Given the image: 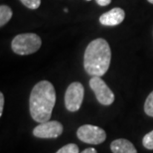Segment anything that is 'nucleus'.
Listing matches in <instances>:
<instances>
[{"mask_svg":"<svg viewBox=\"0 0 153 153\" xmlns=\"http://www.w3.org/2000/svg\"><path fill=\"white\" fill-rule=\"evenodd\" d=\"M56 103V91L48 81H41L34 85L30 94L29 108L31 117L39 123L50 120Z\"/></svg>","mask_w":153,"mask_h":153,"instance_id":"nucleus-1","label":"nucleus"},{"mask_svg":"<svg viewBox=\"0 0 153 153\" xmlns=\"http://www.w3.org/2000/svg\"><path fill=\"white\" fill-rule=\"evenodd\" d=\"M111 50L108 43L97 38L88 45L84 56L85 72L91 76H102L108 72L111 65Z\"/></svg>","mask_w":153,"mask_h":153,"instance_id":"nucleus-2","label":"nucleus"},{"mask_svg":"<svg viewBox=\"0 0 153 153\" xmlns=\"http://www.w3.org/2000/svg\"><path fill=\"white\" fill-rule=\"evenodd\" d=\"M41 38L34 33H24L17 35L11 43V48L14 53L21 56L30 55L37 52L41 47Z\"/></svg>","mask_w":153,"mask_h":153,"instance_id":"nucleus-3","label":"nucleus"},{"mask_svg":"<svg viewBox=\"0 0 153 153\" xmlns=\"http://www.w3.org/2000/svg\"><path fill=\"white\" fill-rule=\"evenodd\" d=\"M76 136L81 141L88 144H100L105 140V131L96 125L85 124L79 127L76 131Z\"/></svg>","mask_w":153,"mask_h":153,"instance_id":"nucleus-4","label":"nucleus"},{"mask_svg":"<svg viewBox=\"0 0 153 153\" xmlns=\"http://www.w3.org/2000/svg\"><path fill=\"white\" fill-rule=\"evenodd\" d=\"M85 90L81 82H74L69 85L65 94V105L69 111H78L84 100Z\"/></svg>","mask_w":153,"mask_h":153,"instance_id":"nucleus-5","label":"nucleus"},{"mask_svg":"<svg viewBox=\"0 0 153 153\" xmlns=\"http://www.w3.org/2000/svg\"><path fill=\"white\" fill-rule=\"evenodd\" d=\"M90 87L97 97V100L102 105H111L114 102V94L100 76H91Z\"/></svg>","mask_w":153,"mask_h":153,"instance_id":"nucleus-6","label":"nucleus"},{"mask_svg":"<svg viewBox=\"0 0 153 153\" xmlns=\"http://www.w3.org/2000/svg\"><path fill=\"white\" fill-rule=\"evenodd\" d=\"M63 124L59 121H47L40 123L33 130L34 136L38 138H57L63 133Z\"/></svg>","mask_w":153,"mask_h":153,"instance_id":"nucleus-7","label":"nucleus"},{"mask_svg":"<svg viewBox=\"0 0 153 153\" xmlns=\"http://www.w3.org/2000/svg\"><path fill=\"white\" fill-rule=\"evenodd\" d=\"M125 18V12L123 9L114 7L100 17V22L105 26H117L123 22Z\"/></svg>","mask_w":153,"mask_h":153,"instance_id":"nucleus-8","label":"nucleus"},{"mask_svg":"<svg viewBox=\"0 0 153 153\" xmlns=\"http://www.w3.org/2000/svg\"><path fill=\"white\" fill-rule=\"evenodd\" d=\"M111 149L112 153H137L132 143L123 138L114 140L111 144Z\"/></svg>","mask_w":153,"mask_h":153,"instance_id":"nucleus-9","label":"nucleus"},{"mask_svg":"<svg viewBox=\"0 0 153 153\" xmlns=\"http://www.w3.org/2000/svg\"><path fill=\"white\" fill-rule=\"evenodd\" d=\"M12 12L11 8L7 5H1L0 6V26L3 27L5 24L9 22V20L12 18Z\"/></svg>","mask_w":153,"mask_h":153,"instance_id":"nucleus-10","label":"nucleus"},{"mask_svg":"<svg viewBox=\"0 0 153 153\" xmlns=\"http://www.w3.org/2000/svg\"><path fill=\"white\" fill-rule=\"evenodd\" d=\"M144 111L145 114L153 117V91H151L150 94L147 97L144 103Z\"/></svg>","mask_w":153,"mask_h":153,"instance_id":"nucleus-11","label":"nucleus"},{"mask_svg":"<svg viewBox=\"0 0 153 153\" xmlns=\"http://www.w3.org/2000/svg\"><path fill=\"white\" fill-rule=\"evenodd\" d=\"M56 153H79V147L74 143H69L60 148Z\"/></svg>","mask_w":153,"mask_h":153,"instance_id":"nucleus-12","label":"nucleus"},{"mask_svg":"<svg viewBox=\"0 0 153 153\" xmlns=\"http://www.w3.org/2000/svg\"><path fill=\"white\" fill-rule=\"evenodd\" d=\"M142 144L145 148L149 149V150H153V130L143 137Z\"/></svg>","mask_w":153,"mask_h":153,"instance_id":"nucleus-13","label":"nucleus"},{"mask_svg":"<svg viewBox=\"0 0 153 153\" xmlns=\"http://www.w3.org/2000/svg\"><path fill=\"white\" fill-rule=\"evenodd\" d=\"M29 9H37L41 4V0H20Z\"/></svg>","mask_w":153,"mask_h":153,"instance_id":"nucleus-14","label":"nucleus"},{"mask_svg":"<svg viewBox=\"0 0 153 153\" xmlns=\"http://www.w3.org/2000/svg\"><path fill=\"white\" fill-rule=\"evenodd\" d=\"M3 108H4V94L0 93V116L3 114Z\"/></svg>","mask_w":153,"mask_h":153,"instance_id":"nucleus-15","label":"nucleus"},{"mask_svg":"<svg viewBox=\"0 0 153 153\" xmlns=\"http://www.w3.org/2000/svg\"><path fill=\"white\" fill-rule=\"evenodd\" d=\"M96 1L100 6H108L111 4V0H96Z\"/></svg>","mask_w":153,"mask_h":153,"instance_id":"nucleus-16","label":"nucleus"},{"mask_svg":"<svg viewBox=\"0 0 153 153\" xmlns=\"http://www.w3.org/2000/svg\"><path fill=\"white\" fill-rule=\"evenodd\" d=\"M81 153H97V150L94 148H93V147H91V148H87V149H85L84 151L82 152H81Z\"/></svg>","mask_w":153,"mask_h":153,"instance_id":"nucleus-17","label":"nucleus"},{"mask_svg":"<svg viewBox=\"0 0 153 153\" xmlns=\"http://www.w3.org/2000/svg\"><path fill=\"white\" fill-rule=\"evenodd\" d=\"M147 1H148L149 3H151V4H153V0H147Z\"/></svg>","mask_w":153,"mask_h":153,"instance_id":"nucleus-18","label":"nucleus"},{"mask_svg":"<svg viewBox=\"0 0 153 153\" xmlns=\"http://www.w3.org/2000/svg\"><path fill=\"white\" fill-rule=\"evenodd\" d=\"M87 1H91V0H87Z\"/></svg>","mask_w":153,"mask_h":153,"instance_id":"nucleus-19","label":"nucleus"}]
</instances>
